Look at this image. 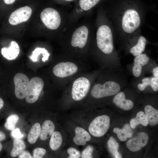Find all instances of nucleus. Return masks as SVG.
<instances>
[{"instance_id": "nucleus-28", "label": "nucleus", "mask_w": 158, "mask_h": 158, "mask_svg": "<svg viewBox=\"0 0 158 158\" xmlns=\"http://www.w3.org/2000/svg\"><path fill=\"white\" fill-rule=\"evenodd\" d=\"M94 148L91 145H88L82 152L81 157L82 158H92V153Z\"/></svg>"}, {"instance_id": "nucleus-18", "label": "nucleus", "mask_w": 158, "mask_h": 158, "mask_svg": "<svg viewBox=\"0 0 158 158\" xmlns=\"http://www.w3.org/2000/svg\"><path fill=\"white\" fill-rule=\"evenodd\" d=\"M145 111L148 121V124L151 126L157 125L158 123V111L150 105L145 107Z\"/></svg>"}, {"instance_id": "nucleus-8", "label": "nucleus", "mask_w": 158, "mask_h": 158, "mask_svg": "<svg viewBox=\"0 0 158 158\" xmlns=\"http://www.w3.org/2000/svg\"><path fill=\"white\" fill-rule=\"evenodd\" d=\"M78 71L76 65L71 62H61L56 65L53 69V73L56 76L63 78L71 76Z\"/></svg>"}, {"instance_id": "nucleus-17", "label": "nucleus", "mask_w": 158, "mask_h": 158, "mask_svg": "<svg viewBox=\"0 0 158 158\" xmlns=\"http://www.w3.org/2000/svg\"><path fill=\"white\" fill-rule=\"evenodd\" d=\"M54 125L52 121L49 120L45 121L41 127L40 138L42 140L49 138L54 132Z\"/></svg>"}, {"instance_id": "nucleus-30", "label": "nucleus", "mask_w": 158, "mask_h": 158, "mask_svg": "<svg viewBox=\"0 0 158 158\" xmlns=\"http://www.w3.org/2000/svg\"><path fill=\"white\" fill-rule=\"evenodd\" d=\"M46 152L45 149L43 148L38 147L35 149L33 152V158H42Z\"/></svg>"}, {"instance_id": "nucleus-3", "label": "nucleus", "mask_w": 158, "mask_h": 158, "mask_svg": "<svg viewBox=\"0 0 158 158\" xmlns=\"http://www.w3.org/2000/svg\"><path fill=\"white\" fill-rule=\"evenodd\" d=\"M120 86L117 83L112 81L106 82L103 84H95L91 92L92 96L95 98H100L115 95L120 90Z\"/></svg>"}, {"instance_id": "nucleus-37", "label": "nucleus", "mask_w": 158, "mask_h": 158, "mask_svg": "<svg viewBox=\"0 0 158 158\" xmlns=\"http://www.w3.org/2000/svg\"><path fill=\"white\" fill-rule=\"evenodd\" d=\"M4 105V101L3 99L0 97V118L4 116L5 113V112L2 111Z\"/></svg>"}, {"instance_id": "nucleus-29", "label": "nucleus", "mask_w": 158, "mask_h": 158, "mask_svg": "<svg viewBox=\"0 0 158 158\" xmlns=\"http://www.w3.org/2000/svg\"><path fill=\"white\" fill-rule=\"evenodd\" d=\"M113 131L117 135L118 138L120 141H124L127 140L128 138L122 129L116 127L114 128Z\"/></svg>"}, {"instance_id": "nucleus-13", "label": "nucleus", "mask_w": 158, "mask_h": 158, "mask_svg": "<svg viewBox=\"0 0 158 158\" xmlns=\"http://www.w3.org/2000/svg\"><path fill=\"white\" fill-rule=\"evenodd\" d=\"M149 59V58L145 54L142 53L136 56L132 68L133 73L135 76L137 77L140 75L142 67L148 63Z\"/></svg>"}, {"instance_id": "nucleus-9", "label": "nucleus", "mask_w": 158, "mask_h": 158, "mask_svg": "<svg viewBox=\"0 0 158 158\" xmlns=\"http://www.w3.org/2000/svg\"><path fill=\"white\" fill-rule=\"evenodd\" d=\"M15 93L16 97L19 99L25 98L30 81L28 78L22 73L16 74L14 78Z\"/></svg>"}, {"instance_id": "nucleus-14", "label": "nucleus", "mask_w": 158, "mask_h": 158, "mask_svg": "<svg viewBox=\"0 0 158 158\" xmlns=\"http://www.w3.org/2000/svg\"><path fill=\"white\" fill-rule=\"evenodd\" d=\"M20 51L19 47L17 43L12 41L9 47H3L1 50L3 56L8 60L15 59L18 56Z\"/></svg>"}, {"instance_id": "nucleus-41", "label": "nucleus", "mask_w": 158, "mask_h": 158, "mask_svg": "<svg viewBox=\"0 0 158 158\" xmlns=\"http://www.w3.org/2000/svg\"><path fill=\"white\" fill-rule=\"evenodd\" d=\"M3 148V146L1 141H0V153L2 151Z\"/></svg>"}, {"instance_id": "nucleus-33", "label": "nucleus", "mask_w": 158, "mask_h": 158, "mask_svg": "<svg viewBox=\"0 0 158 158\" xmlns=\"http://www.w3.org/2000/svg\"><path fill=\"white\" fill-rule=\"evenodd\" d=\"M122 129L128 138H131L133 135V132L131 127L128 124H125Z\"/></svg>"}, {"instance_id": "nucleus-6", "label": "nucleus", "mask_w": 158, "mask_h": 158, "mask_svg": "<svg viewBox=\"0 0 158 158\" xmlns=\"http://www.w3.org/2000/svg\"><path fill=\"white\" fill-rule=\"evenodd\" d=\"M44 86V82L42 78L37 77L32 78L30 81L25 97L26 102L30 104L35 102Z\"/></svg>"}, {"instance_id": "nucleus-23", "label": "nucleus", "mask_w": 158, "mask_h": 158, "mask_svg": "<svg viewBox=\"0 0 158 158\" xmlns=\"http://www.w3.org/2000/svg\"><path fill=\"white\" fill-rule=\"evenodd\" d=\"M62 142V137L59 132H54L51 136L49 141L50 148L53 150H56L61 147Z\"/></svg>"}, {"instance_id": "nucleus-35", "label": "nucleus", "mask_w": 158, "mask_h": 158, "mask_svg": "<svg viewBox=\"0 0 158 158\" xmlns=\"http://www.w3.org/2000/svg\"><path fill=\"white\" fill-rule=\"evenodd\" d=\"M12 136L15 138H21L24 136L19 128H16L13 130L11 133Z\"/></svg>"}, {"instance_id": "nucleus-16", "label": "nucleus", "mask_w": 158, "mask_h": 158, "mask_svg": "<svg viewBox=\"0 0 158 158\" xmlns=\"http://www.w3.org/2000/svg\"><path fill=\"white\" fill-rule=\"evenodd\" d=\"M75 135L73 139L74 143L78 145H84L86 142L89 141L91 136L84 129L79 127H76L75 130Z\"/></svg>"}, {"instance_id": "nucleus-38", "label": "nucleus", "mask_w": 158, "mask_h": 158, "mask_svg": "<svg viewBox=\"0 0 158 158\" xmlns=\"http://www.w3.org/2000/svg\"><path fill=\"white\" fill-rule=\"evenodd\" d=\"M6 138V135L4 131L0 130V141L5 140Z\"/></svg>"}, {"instance_id": "nucleus-26", "label": "nucleus", "mask_w": 158, "mask_h": 158, "mask_svg": "<svg viewBox=\"0 0 158 158\" xmlns=\"http://www.w3.org/2000/svg\"><path fill=\"white\" fill-rule=\"evenodd\" d=\"M19 118L18 115L13 114L9 116L6 120V122L4 124L5 128L8 130H13L16 127Z\"/></svg>"}, {"instance_id": "nucleus-12", "label": "nucleus", "mask_w": 158, "mask_h": 158, "mask_svg": "<svg viewBox=\"0 0 158 158\" xmlns=\"http://www.w3.org/2000/svg\"><path fill=\"white\" fill-rule=\"evenodd\" d=\"M149 140L148 135L144 132L138 133L126 143L128 148L132 152L138 151L147 144Z\"/></svg>"}, {"instance_id": "nucleus-27", "label": "nucleus", "mask_w": 158, "mask_h": 158, "mask_svg": "<svg viewBox=\"0 0 158 158\" xmlns=\"http://www.w3.org/2000/svg\"><path fill=\"white\" fill-rule=\"evenodd\" d=\"M101 0H79V6L84 11L91 9L98 4Z\"/></svg>"}, {"instance_id": "nucleus-39", "label": "nucleus", "mask_w": 158, "mask_h": 158, "mask_svg": "<svg viewBox=\"0 0 158 158\" xmlns=\"http://www.w3.org/2000/svg\"><path fill=\"white\" fill-rule=\"evenodd\" d=\"M153 73L154 77L158 79V67L154 68L153 70Z\"/></svg>"}, {"instance_id": "nucleus-22", "label": "nucleus", "mask_w": 158, "mask_h": 158, "mask_svg": "<svg viewBox=\"0 0 158 158\" xmlns=\"http://www.w3.org/2000/svg\"><path fill=\"white\" fill-rule=\"evenodd\" d=\"M41 126L38 123L34 124L31 127L28 135V140L31 144L35 143L40 136Z\"/></svg>"}, {"instance_id": "nucleus-25", "label": "nucleus", "mask_w": 158, "mask_h": 158, "mask_svg": "<svg viewBox=\"0 0 158 158\" xmlns=\"http://www.w3.org/2000/svg\"><path fill=\"white\" fill-rule=\"evenodd\" d=\"M41 54H42L43 56L42 58V61L45 62L47 60L50 54L44 48L38 47L36 48L32 52V54L30 56V58L32 61L37 62L38 56Z\"/></svg>"}, {"instance_id": "nucleus-7", "label": "nucleus", "mask_w": 158, "mask_h": 158, "mask_svg": "<svg viewBox=\"0 0 158 158\" xmlns=\"http://www.w3.org/2000/svg\"><path fill=\"white\" fill-rule=\"evenodd\" d=\"M40 18L45 26L51 30L57 29L61 23L59 13L57 11L52 8H44L41 13Z\"/></svg>"}, {"instance_id": "nucleus-24", "label": "nucleus", "mask_w": 158, "mask_h": 158, "mask_svg": "<svg viewBox=\"0 0 158 158\" xmlns=\"http://www.w3.org/2000/svg\"><path fill=\"white\" fill-rule=\"evenodd\" d=\"M107 146L110 153L114 158L122 157L121 154L118 151L119 144L113 137H110L107 142Z\"/></svg>"}, {"instance_id": "nucleus-31", "label": "nucleus", "mask_w": 158, "mask_h": 158, "mask_svg": "<svg viewBox=\"0 0 158 158\" xmlns=\"http://www.w3.org/2000/svg\"><path fill=\"white\" fill-rule=\"evenodd\" d=\"M142 83L138 85V89L140 91L144 90L147 86L150 85L151 78L149 77L144 78L142 80Z\"/></svg>"}, {"instance_id": "nucleus-5", "label": "nucleus", "mask_w": 158, "mask_h": 158, "mask_svg": "<svg viewBox=\"0 0 158 158\" xmlns=\"http://www.w3.org/2000/svg\"><path fill=\"white\" fill-rule=\"evenodd\" d=\"M90 86V82L86 78L80 77L76 79L72 85L71 91L72 99L76 101L82 99L87 95Z\"/></svg>"}, {"instance_id": "nucleus-4", "label": "nucleus", "mask_w": 158, "mask_h": 158, "mask_svg": "<svg viewBox=\"0 0 158 158\" xmlns=\"http://www.w3.org/2000/svg\"><path fill=\"white\" fill-rule=\"evenodd\" d=\"M110 125V119L107 115H104L95 118L88 127L89 133L93 136L101 137L108 131Z\"/></svg>"}, {"instance_id": "nucleus-1", "label": "nucleus", "mask_w": 158, "mask_h": 158, "mask_svg": "<svg viewBox=\"0 0 158 158\" xmlns=\"http://www.w3.org/2000/svg\"><path fill=\"white\" fill-rule=\"evenodd\" d=\"M109 26L103 25L98 28L96 33V41L98 48L106 54L111 53L114 49L113 36Z\"/></svg>"}, {"instance_id": "nucleus-10", "label": "nucleus", "mask_w": 158, "mask_h": 158, "mask_svg": "<svg viewBox=\"0 0 158 158\" xmlns=\"http://www.w3.org/2000/svg\"><path fill=\"white\" fill-rule=\"evenodd\" d=\"M32 13V9L29 6L19 8L11 14L8 19L9 22L11 25H15L26 21L31 16Z\"/></svg>"}, {"instance_id": "nucleus-40", "label": "nucleus", "mask_w": 158, "mask_h": 158, "mask_svg": "<svg viewBox=\"0 0 158 158\" xmlns=\"http://www.w3.org/2000/svg\"><path fill=\"white\" fill-rule=\"evenodd\" d=\"M5 4H13L16 0H4Z\"/></svg>"}, {"instance_id": "nucleus-15", "label": "nucleus", "mask_w": 158, "mask_h": 158, "mask_svg": "<svg viewBox=\"0 0 158 158\" xmlns=\"http://www.w3.org/2000/svg\"><path fill=\"white\" fill-rule=\"evenodd\" d=\"M113 102L118 107L125 110H128L133 107L134 104L131 100L126 99L124 93L122 92L117 93L114 97Z\"/></svg>"}, {"instance_id": "nucleus-11", "label": "nucleus", "mask_w": 158, "mask_h": 158, "mask_svg": "<svg viewBox=\"0 0 158 158\" xmlns=\"http://www.w3.org/2000/svg\"><path fill=\"white\" fill-rule=\"evenodd\" d=\"M88 34V29L85 26L78 28L73 34L71 42L72 46L80 48L84 47L87 42Z\"/></svg>"}, {"instance_id": "nucleus-32", "label": "nucleus", "mask_w": 158, "mask_h": 158, "mask_svg": "<svg viewBox=\"0 0 158 158\" xmlns=\"http://www.w3.org/2000/svg\"><path fill=\"white\" fill-rule=\"evenodd\" d=\"M67 152L69 156L68 158H79L80 157V152L75 148L70 147L67 150Z\"/></svg>"}, {"instance_id": "nucleus-36", "label": "nucleus", "mask_w": 158, "mask_h": 158, "mask_svg": "<svg viewBox=\"0 0 158 158\" xmlns=\"http://www.w3.org/2000/svg\"><path fill=\"white\" fill-rule=\"evenodd\" d=\"M18 157L19 158H31L33 157L29 152L24 150L20 153Z\"/></svg>"}, {"instance_id": "nucleus-21", "label": "nucleus", "mask_w": 158, "mask_h": 158, "mask_svg": "<svg viewBox=\"0 0 158 158\" xmlns=\"http://www.w3.org/2000/svg\"><path fill=\"white\" fill-rule=\"evenodd\" d=\"M25 147L26 145L23 140L20 138H15L13 141V148L10 153L11 156L16 157L24 150Z\"/></svg>"}, {"instance_id": "nucleus-42", "label": "nucleus", "mask_w": 158, "mask_h": 158, "mask_svg": "<svg viewBox=\"0 0 158 158\" xmlns=\"http://www.w3.org/2000/svg\"><path fill=\"white\" fill-rule=\"evenodd\" d=\"M64 1L70 2L74 1V0H61Z\"/></svg>"}, {"instance_id": "nucleus-19", "label": "nucleus", "mask_w": 158, "mask_h": 158, "mask_svg": "<svg viewBox=\"0 0 158 158\" xmlns=\"http://www.w3.org/2000/svg\"><path fill=\"white\" fill-rule=\"evenodd\" d=\"M130 123L131 127L133 129L135 128L139 124H142L145 126H147L148 124L147 117L142 111L138 112L136 117L130 120Z\"/></svg>"}, {"instance_id": "nucleus-2", "label": "nucleus", "mask_w": 158, "mask_h": 158, "mask_svg": "<svg viewBox=\"0 0 158 158\" xmlns=\"http://www.w3.org/2000/svg\"><path fill=\"white\" fill-rule=\"evenodd\" d=\"M123 13L121 21L122 29L126 33H133L140 25L141 18L139 12L134 8L130 7Z\"/></svg>"}, {"instance_id": "nucleus-20", "label": "nucleus", "mask_w": 158, "mask_h": 158, "mask_svg": "<svg viewBox=\"0 0 158 158\" xmlns=\"http://www.w3.org/2000/svg\"><path fill=\"white\" fill-rule=\"evenodd\" d=\"M146 43L145 38L143 36H140L136 44L130 49V52L135 56L141 54L145 49Z\"/></svg>"}, {"instance_id": "nucleus-34", "label": "nucleus", "mask_w": 158, "mask_h": 158, "mask_svg": "<svg viewBox=\"0 0 158 158\" xmlns=\"http://www.w3.org/2000/svg\"><path fill=\"white\" fill-rule=\"evenodd\" d=\"M150 85L154 91H157L158 90V79L154 77L151 78Z\"/></svg>"}]
</instances>
